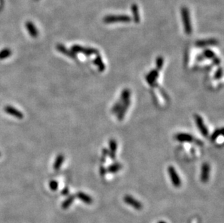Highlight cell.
<instances>
[{
	"label": "cell",
	"instance_id": "obj_1",
	"mask_svg": "<svg viewBox=\"0 0 224 223\" xmlns=\"http://www.w3.org/2000/svg\"><path fill=\"white\" fill-rule=\"evenodd\" d=\"M181 13L182 21L184 23L185 33L188 35L191 34V32H192V26H191L190 15L188 9L186 7H183L181 8Z\"/></svg>",
	"mask_w": 224,
	"mask_h": 223
},
{
	"label": "cell",
	"instance_id": "obj_2",
	"mask_svg": "<svg viewBox=\"0 0 224 223\" xmlns=\"http://www.w3.org/2000/svg\"><path fill=\"white\" fill-rule=\"evenodd\" d=\"M71 50L73 51L75 54H78V53H81V54H84L86 56H92V55H97L99 54V51L94 48H92V47H83L82 46L75 44L71 47Z\"/></svg>",
	"mask_w": 224,
	"mask_h": 223
},
{
	"label": "cell",
	"instance_id": "obj_3",
	"mask_svg": "<svg viewBox=\"0 0 224 223\" xmlns=\"http://www.w3.org/2000/svg\"><path fill=\"white\" fill-rule=\"evenodd\" d=\"M131 20V17L127 15H107V16L104 18V22L106 23H128Z\"/></svg>",
	"mask_w": 224,
	"mask_h": 223
},
{
	"label": "cell",
	"instance_id": "obj_4",
	"mask_svg": "<svg viewBox=\"0 0 224 223\" xmlns=\"http://www.w3.org/2000/svg\"><path fill=\"white\" fill-rule=\"evenodd\" d=\"M168 172L169 177L170 178L171 182L176 188H179L181 185V180L179 177V174L176 172V169L173 166H169L168 167Z\"/></svg>",
	"mask_w": 224,
	"mask_h": 223
},
{
	"label": "cell",
	"instance_id": "obj_5",
	"mask_svg": "<svg viewBox=\"0 0 224 223\" xmlns=\"http://www.w3.org/2000/svg\"><path fill=\"white\" fill-rule=\"evenodd\" d=\"M194 120H195L197 126V128H198L199 130L200 131V133L202 134L203 136L208 137V135H209V130H208L206 125H205V122H204L202 118L199 115H194Z\"/></svg>",
	"mask_w": 224,
	"mask_h": 223
},
{
	"label": "cell",
	"instance_id": "obj_6",
	"mask_svg": "<svg viewBox=\"0 0 224 223\" xmlns=\"http://www.w3.org/2000/svg\"><path fill=\"white\" fill-rule=\"evenodd\" d=\"M124 201L125 202V203H126L127 204H128L129 206L132 207L133 208H134L135 209L140 210L143 207L142 203H141L139 201L136 200L135 198L130 196V195H126V196H124Z\"/></svg>",
	"mask_w": 224,
	"mask_h": 223
},
{
	"label": "cell",
	"instance_id": "obj_7",
	"mask_svg": "<svg viewBox=\"0 0 224 223\" xmlns=\"http://www.w3.org/2000/svg\"><path fill=\"white\" fill-rule=\"evenodd\" d=\"M210 172V167L209 164L207 162L203 163L202 165L201 175H200V179H201L202 182L205 183L209 180Z\"/></svg>",
	"mask_w": 224,
	"mask_h": 223
},
{
	"label": "cell",
	"instance_id": "obj_8",
	"mask_svg": "<svg viewBox=\"0 0 224 223\" xmlns=\"http://www.w3.org/2000/svg\"><path fill=\"white\" fill-rule=\"evenodd\" d=\"M176 140L181 143H192L195 141L194 138L191 134L187 133H177L175 136Z\"/></svg>",
	"mask_w": 224,
	"mask_h": 223
},
{
	"label": "cell",
	"instance_id": "obj_9",
	"mask_svg": "<svg viewBox=\"0 0 224 223\" xmlns=\"http://www.w3.org/2000/svg\"><path fill=\"white\" fill-rule=\"evenodd\" d=\"M158 76H159V71L156 69L152 70L146 76L147 83L149 86H155V83H156L157 80L158 78Z\"/></svg>",
	"mask_w": 224,
	"mask_h": 223
},
{
	"label": "cell",
	"instance_id": "obj_10",
	"mask_svg": "<svg viewBox=\"0 0 224 223\" xmlns=\"http://www.w3.org/2000/svg\"><path fill=\"white\" fill-rule=\"evenodd\" d=\"M130 104H131V100L130 99L127 100V101H124V102L123 103L120 110H119V111L117 113V120H118L119 121H121L124 120V117H125L126 114L127 112V110L129 108Z\"/></svg>",
	"mask_w": 224,
	"mask_h": 223
},
{
	"label": "cell",
	"instance_id": "obj_11",
	"mask_svg": "<svg viewBox=\"0 0 224 223\" xmlns=\"http://www.w3.org/2000/svg\"><path fill=\"white\" fill-rule=\"evenodd\" d=\"M56 49H57V51L61 52L62 54H65V55L68 56L69 57L73 58V59H76L77 58L76 54H75L71 49H67L65 46L62 45V44H57V47H56Z\"/></svg>",
	"mask_w": 224,
	"mask_h": 223
},
{
	"label": "cell",
	"instance_id": "obj_12",
	"mask_svg": "<svg viewBox=\"0 0 224 223\" xmlns=\"http://www.w3.org/2000/svg\"><path fill=\"white\" fill-rule=\"evenodd\" d=\"M5 111L6 113L9 114V115H12V116L15 117V118H18V119H23V115L21 111H20L17 109L14 108V107H11V106H6L5 107Z\"/></svg>",
	"mask_w": 224,
	"mask_h": 223
},
{
	"label": "cell",
	"instance_id": "obj_13",
	"mask_svg": "<svg viewBox=\"0 0 224 223\" xmlns=\"http://www.w3.org/2000/svg\"><path fill=\"white\" fill-rule=\"evenodd\" d=\"M218 44V41L215 39H208L199 40L195 43L197 47H205L208 46H214Z\"/></svg>",
	"mask_w": 224,
	"mask_h": 223
},
{
	"label": "cell",
	"instance_id": "obj_14",
	"mask_svg": "<svg viewBox=\"0 0 224 223\" xmlns=\"http://www.w3.org/2000/svg\"><path fill=\"white\" fill-rule=\"evenodd\" d=\"M109 146H110V151H109V154L110 159L113 160L115 159V154L117 151V143L115 139H110L109 141Z\"/></svg>",
	"mask_w": 224,
	"mask_h": 223
},
{
	"label": "cell",
	"instance_id": "obj_15",
	"mask_svg": "<svg viewBox=\"0 0 224 223\" xmlns=\"http://www.w3.org/2000/svg\"><path fill=\"white\" fill-rule=\"evenodd\" d=\"M26 29H27L28 32H29V33L30 34V36H31L32 38H36L38 36V34H39V33H38V30H37V28H36V26H34V24H33L32 22L31 21H28L26 23Z\"/></svg>",
	"mask_w": 224,
	"mask_h": 223
},
{
	"label": "cell",
	"instance_id": "obj_16",
	"mask_svg": "<svg viewBox=\"0 0 224 223\" xmlns=\"http://www.w3.org/2000/svg\"><path fill=\"white\" fill-rule=\"evenodd\" d=\"M76 197L78 199H79L80 200L82 201L84 203H87V204H91L93 202V199L90 196H89L86 193H83V192L79 191L76 193Z\"/></svg>",
	"mask_w": 224,
	"mask_h": 223
},
{
	"label": "cell",
	"instance_id": "obj_17",
	"mask_svg": "<svg viewBox=\"0 0 224 223\" xmlns=\"http://www.w3.org/2000/svg\"><path fill=\"white\" fill-rule=\"evenodd\" d=\"M94 63L97 66L98 69L100 72H103L105 70V65L104 62H103L102 59L99 54L96 55V57L94 59Z\"/></svg>",
	"mask_w": 224,
	"mask_h": 223
},
{
	"label": "cell",
	"instance_id": "obj_18",
	"mask_svg": "<svg viewBox=\"0 0 224 223\" xmlns=\"http://www.w3.org/2000/svg\"><path fill=\"white\" fill-rule=\"evenodd\" d=\"M131 11L133 12V19H134V22L136 23H139L140 21V15H139V11H138V7L136 4H134L132 5L131 7Z\"/></svg>",
	"mask_w": 224,
	"mask_h": 223
},
{
	"label": "cell",
	"instance_id": "obj_19",
	"mask_svg": "<svg viewBox=\"0 0 224 223\" xmlns=\"http://www.w3.org/2000/svg\"><path fill=\"white\" fill-rule=\"evenodd\" d=\"M64 160H65V157L62 154H59L57 157H56V159L54 162V170H58L60 168V167L62 166V164H63Z\"/></svg>",
	"mask_w": 224,
	"mask_h": 223
},
{
	"label": "cell",
	"instance_id": "obj_20",
	"mask_svg": "<svg viewBox=\"0 0 224 223\" xmlns=\"http://www.w3.org/2000/svg\"><path fill=\"white\" fill-rule=\"evenodd\" d=\"M122 168V165L120 163H114V164H111V165L109 166L107 168V172H110V173H116L117 172H118L119 170H120V169Z\"/></svg>",
	"mask_w": 224,
	"mask_h": 223
},
{
	"label": "cell",
	"instance_id": "obj_21",
	"mask_svg": "<svg viewBox=\"0 0 224 223\" xmlns=\"http://www.w3.org/2000/svg\"><path fill=\"white\" fill-rule=\"evenodd\" d=\"M74 200H75V196H73V195L70 196L69 197L65 199L63 201V203H62V208L63 209H66L69 208L71 204H72L73 202L74 201Z\"/></svg>",
	"mask_w": 224,
	"mask_h": 223
},
{
	"label": "cell",
	"instance_id": "obj_22",
	"mask_svg": "<svg viewBox=\"0 0 224 223\" xmlns=\"http://www.w3.org/2000/svg\"><path fill=\"white\" fill-rule=\"evenodd\" d=\"M130 97H131V91L128 89H125L121 93V97H120V100L122 102L124 103V101H127V100L130 99Z\"/></svg>",
	"mask_w": 224,
	"mask_h": 223
},
{
	"label": "cell",
	"instance_id": "obj_23",
	"mask_svg": "<svg viewBox=\"0 0 224 223\" xmlns=\"http://www.w3.org/2000/svg\"><path fill=\"white\" fill-rule=\"evenodd\" d=\"M11 54H12V51L10 49H3L0 51V59L2 60V59H5L9 57L10 56H11Z\"/></svg>",
	"mask_w": 224,
	"mask_h": 223
},
{
	"label": "cell",
	"instance_id": "obj_24",
	"mask_svg": "<svg viewBox=\"0 0 224 223\" xmlns=\"http://www.w3.org/2000/svg\"><path fill=\"white\" fill-rule=\"evenodd\" d=\"M203 55V57L207 59H214L215 57V54L214 51H212V50L209 49H207L204 50V51L202 54Z\"/></svg>",
	"mask_w": 224,
	"mask_h": 223
},
{
	"label": "cell",
	"instance_id": "obj_25",
	"mask_svg": "<svg viewBox=\"0 0 224 223\" xmlns=\"http://www.w3.org/2000/svg\"><path fill=\"white\" fill-rule=\"evenodd\" d=\"M223 128H220V129H216L215 131L212 133V134L210 136V140L212 141H215L220 136L223 135Z\"/></svg>",
	"mask_w": 224,
	"mask_h": 223
},
{
	"label": "cell",
	"instance_id": "obj_26",
	"mask_svg": "<svg viewBox=\"0 0 224 223\" xmlns=\"http://www.w3.org/2000/svg\"><path fill=\"white\" fill-rule=\"evenodd\" d=\"M163 64H164V59L162 56H159L156 59V70L158 71L161 70L163 67Z\"/></svg>",
	"mask_w": 224,
	"mask_h": 223
},
{
	"label": "cell",
	"instance_id": "obj_27",
	"mask_svg": "<svg viewBox=\"0 0 224 223\" xmlns=\"http://www.w3.org/2000/svg\"><path fill=\"white\" fill-rule=\"evenodd\" d=\"M122 104H123V102H122V101L120 99H119L118 101H117V102L115 103V104L113 105V108H112V113L113 114H117V112L119 111V110H120V107H121Z\"/></svg>",
	"mask_w": 224,
	"mask_h": 223
},
{
	"label": "cell",
	"instance_id": "obj_28",
	"mask_svg": "<svg viewBox=\"0 0 224 223\" xmlns=\"http://www.w3.org/2000/svg\"><path fill=\"white\" fill-rule=\"evenodd\" d=\"M223 76V69L222 68H219L216 70L215 73V76H214V78L215 80H220V79L222 78Z\"/></svg>",
	"mask_w": 224,
	"mask_h": 223
},
{
	"label": "cell",
	"instance_id": "obj_29",
	"mask_svg": "<svg viewBox=\"0 0 224 223\" xmlns=\"http://www.w3.org/2000/svg\"><path fill=\"white\" fill-rule=\"evenodd\" d=\"M50 189L52 191H57L58 189V182L55 180H51L50 182Z\"/></svg>",
	"mask_w": 224,
	"mask_h": 223
},
{
	"label": "cell",
	"instance_id": "obj_30",
	"mask_svg": "<svg viewBox=\"0 0 224 223\" xmlns=\"http://www.w3.org/2000/svg\"><path fill=\"white\" fill-rule=\"evenodd\" d=\"M99 173H100V175L102 177H104L105 175H106V173H107V169H106L104 166L102 165L100 166V168H99Z\"/></svg>",
	"mask_w": 224,
	"mask_h": 223
},
{
	"label": "cell",
	"instance_id": "obj_31",
	"mask_svg": "<svg viewBox=\"0 0 224 223\" xmlns=\"http://www.w3.org/2000/svg\"><path fill=\"white\" fill-rule=\"evenodd\" d=\"M109 154V151L108 149H102V157L103 159H104V162L105 160V158L106 157H107Z\"/></svg>",
	"mask_w": 224,
	"mask_h": 223
},
{
	"label": "cell",
	"instance_id": "obj_32",
	"mask_svg": "<svg viewBox=\"0 0 224 223\" xmlns=\"http://www.w3.org/2000/svg\"><path fill=\"white\" fill-rule=\"evenodd\" d=\"M204 59H205V57H203L202 54H199L198 56L197 57V60L198 61V62H201V61H203L204 60Z\"/></svg>",
	"mask_w": 224,
	"mask_h": 223
},
{
	"label": "cell",
	"instance_id": "obj_33",
	"mask_svg": "<svg viewBox=\"0 0 224 223\" xmlns=\"http://www.w3.org/2000/svg\"><path fill=\"white\" fill-rule=\"evenodd\" d=\"M212 60H213L214 63L216 64V65H219L220 62H221V60H220L219 58L216 57H215L214 58V59H212Z\"/></svg>",
	"mask_w": 224,
	"mask_h": 223
},
{
	"label": "cell",
	"instance_id": "obj_34",
	"mask_svg": "<svg viewBox=\"0 0 224 223\" xmlns=\"http://www.w3.org/2000/svg\"><path fill=\"white\" fill-rule=\"evenodd\" d=\"M62 193L63 195H68V193H69V189H68V188H65V189H63V191H62Z\"/></svg>",
	"mask_w": 224,
	"mask_h": 223
},
{
	"label": "cell",
	"instance_id": "obj_35",
	"mask_svg": "<svg viewBox=\"0 0 224 223\" xmlns=\"http://www.w3.org/2000/svg\"><path fill=\"white\" fill-rule=\"evenodd\" d=\"M158 223H167V222H165V221H163V220H162V221H160Z\"/></svg>",
	"mask_w": 224,
	"mask_h": 223
}]
</instances>
